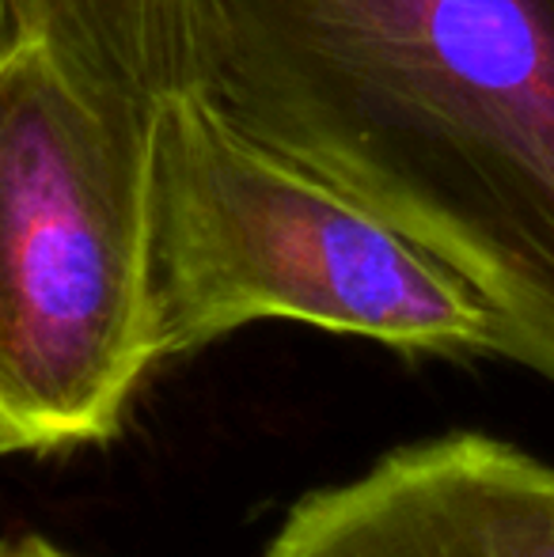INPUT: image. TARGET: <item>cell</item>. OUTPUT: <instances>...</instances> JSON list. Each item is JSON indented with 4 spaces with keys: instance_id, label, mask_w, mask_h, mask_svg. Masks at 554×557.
<instances>
[{
    "instance_id": "cell-1",
    "label": "cell",
    "mask_w": 554,
    "mask_h": 557,
    "mask_svg": "<svg viewBox=\"0 0 554 557\" xmlns=\"http://www.w3.org/2000/svg\"><path fill=\"white\" fill-rule=\"evenodd\" d=\"M198 84L346 186L554 380V0H190Z\"/></svg>"
},
{
    "instance_id": "cell-2",
    "label": "cell",
    "mask_w": 554,
    "mask_h": 557,
    "mask_svg": "<svg viewBox=\"0 0 554 557\" xmlns=\"http://www.w3.org/2000/svg\"><path fill=\"white\" fill-rule=\"evenodd\" d=\"M145 206L160 360L262 319L403 352H509L497 311L452 265L201 88L148 111Z\"/></svg>"
},
{
    "instance_id": "cell-3",
    "label": "cell",
    "mask_w": 554,
    "mask_h": 557,
    "mask_svg": "<svg viewBox=\"0 0 554 557\" xmlns=\"http://www.w3.org/2000/svg\"><path fill=\"white\" fill-rule=\"evenodd\" d=\"M152 364L145 125L30 35L0 61V455L111 441Z\"/></svg>"
},
{
    "instance_id": "cell-4",
    "label": "cell",
    "mask_w": 554,
    "mask_h": 557,
    "mask_svg": "<svg viewBox=\"0 0 554 557\" xmlns=\"http://www.w3.org/2000/svg\"><path fill=\"white\" fill-rule=\"evenodd\" d=\"M267 557H554V467L482 433L399 447L296 500Z\"/></svg>"
},
{
    "instance_id": "cell-5",
    "label": "cell",
    "mask_w": 554,
    "mask_h": 557,
    "mask_svg": "<svg viewBox=\"0 0 554 557\" xmlns=\"http://www.w3.org/2000/svg\"><path fill=\"white\" fill-rule=\"evenodd\" d=\"M61 58L130 122L198 84L190 0H30Z\"/></svg>"
},
{
    "instance_id": "cell-6",
    "label": "cell",
    "mask_w": 554,
    "mask_h": 557,
    "mask_svg": "<svg viewBox=\"0 0 554 557\" xmlns=\"http://www.w3.org/2000/svg\"><path fill=\"white\" fill-rule=\"evenodd\" d=\"M30 35H42L35 4L30 0H0V61L20 42H27Z\"/></svg>"
},
{
    "instance_id": "cell-7",
    "label": "cell",
    "mask_w": 554,
    "mask_h": 557,
    "mask_svg": "<svg viewBox=\"0 0 554 557\" xmlns=\"http://www.w3.org/2000/svg\"><path fill=\"white\" fill-rule=\"evenodd\" d=\"M0 557H73L46 539H15V543H0Z\"/></svg>"
}]
</instances>
